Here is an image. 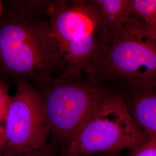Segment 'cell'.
I'll use <instances>...</instances> for the list:
<instances>
[{"label": "cell", "instance_id": "6da1fadb", "mask_svg": "<svg viewBox=\"0 0 156 156\" xmlns=\"http://www.w3.org/2000/svg\"><path fill=\"white\" fill-rule=\"evenodd\" d=\"M64 63L49 22L21 15L0 25V64L8 72L46 79Z\"/></svg>", "mask_w": 156, "mask_h": 156}, {"label": "cell", "instance_id": "7a4b0ae2", "mask_svg": "<svg viewBox=\"0 0 156 156\" xmlns=\"http://www.w3.org/2000/svg\"><path fill=\"white\" fill-rule=\"evenodd\" d=\"M50 28L69 72L94 67L112 42L90 1H57L48 8Z\"/></svg>", "mask_w": 156, "mask_h": 156}, {"label": "cell", "instance_id": "3957f363", "mask_svg": "<svg viewBox=\"0 0 156 156\" xmlns=\"http://www.w3.org/2000/svg\"><path fill=\"white\" fill-rule=\"evenodd\" d=\"M149 139L130 115L123 97L108 93L60 156L120 153Z\"/></svg>", "mask_w": 156, "mask_h": 156}, {"label": "cell", "instance_id": "277c9868", "mask_svg": "<svg viewBox=\"0 0 156 156\" xmlns=\"http://www.w3.org/2000/svg\"><path fill=\"white\" fill-rule=\"evenodd\" d=\"M95 67L138 90L156 89V42L140 20L114 39Z\"/></svg>", "mask_w": 156, "mask_h": 156}, {"label": "cell", "instance_id": "5b68a950", "mask_svg": "<svg viewBox=\"0 0 156 156\" xmlns=\"http://www.w3.org/2000/svg\"><path fill=\"white\" fill-rule=\"evenodd\" d=\"M108 94L89 83L57 79L42 95L50 132L68 145Z\"/></svg>", "mask_w": 156, "mask_h": 156}, {"label": "cell", "instance_id": "8992f818", "mask_svg": "<svg viewBox=\"0 0 156 156\" xmlns=\"http://www.w3.org/2000/svg\"><path fill=\"white\" fill-rule=\"evenodd\" d=\"M49 133L42 95L21 80L10 98L1 156H22L42 151Z\"/></svg>", "mask_w": 156, "mask_h": 156}, {"label": "cell", "instance_id": "52a82bcc", "mask_svg": "<svg viewBox=\"0 0 156 156\" xmlns=\"http://www.w3.org/2000/svg\"><path fill=\"white\" fill-rule=\"evenodd\" d=\"M90 1L112 41L138 20L134 13L131 0Z\"/></svg>", "mask_w": 156, "mask_h": 156}, {"label": "cell", "instance_id": "ba28073f", "mask_svg": "<svg viewBox=\"0 0 156 156\" xmlns=\"http://www.w3.org/2000/svg\"><path fill=\"white\" fill-rule=\"evenodd\" d=\"M125 101L135 122L151 139L156 140V89L138 90Z\"/></svg>", "mask_w": 156, "mask_h": 156}, {"label": "cell", "instance_id": "9c48e42d", "mask_svg": "<svg viewBox=\"0 0 156 156\" xmlns=\"http://www.w3.org/2000/svg\"><path fill=\"white\" fill-rule=\"evenodd\" d=\"M134 13L151 33L156 32V0H131Z\"/></svg>", "mask_w": 156, "mask_h": 156}, {"label": "cell", "instance_id": "30bf717a", "mask_svg": "<svg viewBox=\"0 0 156 156\" xmlns=\"http://www.w3.org/2000/svg\"><path fill=\"white\" fill-rule=\"evenodd\" d=\"M10 98L5 85L0 80V156L5 141L6 117Z\"/></svg>", "mask_w": 156, "mask_h": 156}, {"label": "cell", "instance_id": "8fae6325", "mask_svg": "<svg viewBox=\"0 0 156 156\" xmlns=\"http://www.w3.org/2000/svg\"><path fill=\"white\" fill-rule=\"evenodd\" d=\"M128 156H156V140L150 138L130 150Z\"/></svg>", "mask_w": 156, "mask_h": 156}, {"label": "cell", "instance_id": "7c38bea8", "mask_svg": "<svg viewBox=\"0 0 156 156\" xmlns=\"http://www.w3.org/2000/svg\"><path fill=\"white\" fill-rule=\"evenodd\" d=\"M22 156H54V155L51 153V152L50 151L46 149L45 147L44 149L42 151H38L37 152H34L33 153H30V154Z\"/></svg>", "mask_w": 156, "mask_h": 156}, {"label": "cell", "instance_id": "4fadbf2b", "mask_svg": "<svg viewBox=\"0 0 156 156\" xmlns=\"http://www.w3.org/2000/svg\"><path fill=\"white\" fill-rule=\"evenodd\" d=\"M86 156H122L119 153H105V154H94Z\"/></svg>", "mask_w": 156, "mask_h": 156}, {"label": "cell", "instance_id": "5bb4252c", "mask_svg": "<svg viewBox=\"0 0 156 156\" xmlns=\"http://www.w3.org/2000/svg\"><path fill=\"white\" fill-rule=\"evenodd\" d=\"M2 13H3V6H2V4L1 1H0V19L2 15Z\"/></svg>", "mask_w": 156, "mask_h": 156}, {"label": "cell", "instance_id": "9a60e30c", "mask_svg": "<svg viewBox=\"0 0 156 156\" xmlns=\"http://www.w3.org/2000/svg\"><path fill=\"white\" fill-rule=\"evenodd\" d=\"M147 31H148V30H147ZM149 33L151 34V36L153 37V38L155 40V41H156V32H154V33H151V32H149Z\"/></svg>", "mask_w": 156, "mask_h": 156}]
</instances>
